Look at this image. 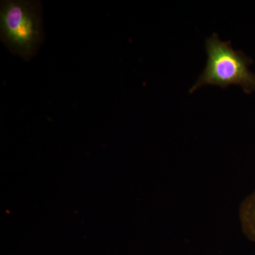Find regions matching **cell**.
<instances>
[{
	"label": "cell",
	"mask_w": 255,
	"mask_h": 255,
	"mask_svg": "<svg viewBox=\"0 0 255 255\" xmlns=\"http://www.w3.org/2000/svg\"><path fill=\"white\" fill-rule=\"evenodd\" d=\"M208 60L204 72L189 93L205 85H216L226 88L238 85L247 94L255 92V73L250 67L252 58L241 50H235L230 41H223L216 33L206 39Z\"/></svg>",
	"instance_id": "obj_1"
},
{
	"label": "cell",
	"mask_w": 255,
	"mask_h": 255,
	"mask_svg": "<svg viewBox=\"0 0 255 255\" xmlns=\"http://www.w3.org/2000/svg\"><path fill=\"white\" fill-rule=\"evenodd\" d=\"M1 41L11 53L31 60L43 41L41 4L36 1H1Z\"/></svg>",
	"instance_id": "obj_2"
},
{
	"label": "cell",
	"mask_w": 255,
	"mask_h": 255,
	"mask_svg": "<svg viewBox=\"0 0 255 255\" xmlns=\"http://www.w3.org/2000/svg\"><path fill=\"white\" fill-rule=\"evenodd\" d=\"M239 221L243 234L255 243V189L242 201L239 207Z\"/></svg>",
	"instance_id": "obj_3"
}]
</instances>
